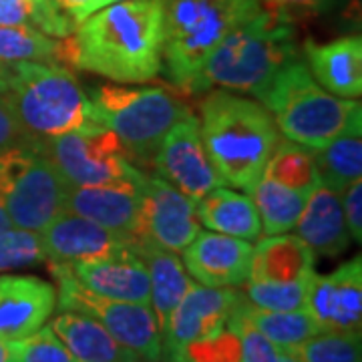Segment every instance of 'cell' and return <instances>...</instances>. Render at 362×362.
Masks as SVG:
<instances>
[{
  "label": "cell",
  "mask_w": 362,
  "mask_h": 362,
  "mask_svg": "<svg viewBox=\"0 0 362 362\" xmlns=\"http://www.w3.org/2000/svg\"><path fill=\"white\" fill-rule=\"evenodd\" d=\"M163 2L123 0L89 14L61 39V65L113 83H147L161 73Z\"/></svg>",
  "instance_id": "cell-1"
},
{
  "label": "cell",
  "mask_w": 362,
  "mask_h": 362,
  "mask_svg": "<svg viewBox=\"0 0 362 362\" xmlns=\"http://www.w3.org/2000/svg\"><path fill=\"white\" fill-rule=\"evenodd\" d=\"M202 139L226 185L252 192L280 143L274 117L259 101L228 89L211 90L202 105Z\"/></svg>",
  "instance_id": "cell-2"
},
{
  "label": "cell",
  "mask_w": 362,
  "mask_h": 362,
  "mask_svg": "<svg viewBox=\"0 0 362 362\" xmlns=\"http://www.w3.org/2000/svg\"><path fill=\"white\" fill-rule=\"evenodd\" d=\"M298 57L296 30L286 13L262 8L258 16L235 28L207 54L185 95L221 87L258 97Z\"/></svg>",
  "instance_id": "cell-3"
},
{
  "label": "cell",
  "mask_w": 362,
  "mask_h": 362,
  "mask_svg": "<svg viewBox=\"0 0 362 362\" xmlns=\"http://www.w3.org/2000/svg\"><path fill=\"white\" fill-rule=\"evenodd\" d=\"M256 99L286 139L310 149L362 125V105L322 89L302 57L288 63Z\"/></svg>",
  "instance_id": "cell-4"
},
{
  "label": "cell",
  "mask_w": 362,
  "mask_h": 362,
  "mask_svg": "<svg viewBox=\"0 0 362 362\" xmlns=\"http://www.w3.org/2000/svg\"><path fill=\"white\" fill-rule=\"evenodd\" d=\"M0 99L35 141H45L90 121L89 95L75 73L57 63H6Z\"/></svg>",
  "instance_id": "cell-5"
},
{
  "label": "cell",
  "mask_w": 362,
  "mask_h": 362,
  "mask_svg": "<svg viewBox=\"0 0 362 362\" xmlns=\"http://www.w3.org/2000/svg\"><path fill=\"white\" fill-rule=\"evenodd\" d=\"M161 71L173 89L187 93L206 57L235 28L262 13V0H161Z\"/></svg>",
  "instance_id": "cell-6"
},
{
  "label": "cell",
  "mask_w": 362,
  "mask_h": 362,
  "mask_svg": "<svg viewBox=\"0 0 362 362\" xmlns=\"http://www.w3.org/2000/svg\"><path fill=\"white\" fill-rule=\"evenodd\" d=\"M90 121L115 133L135 165H153L169 129L192 115L187 105L163 87L101 85L89 93Z\"/></svg>",
  "instance_id": "cell-7"
},
{
  "label": "cell",
  "mask_w": 362,
  "mask_h": 362,
  "mask_svg": "<svg viewBox=\"0 0 362 362\" xmlns=\"http://www.w3.org/2000/svg\"><path fill=\"white\" fill-rule=\"evenodd\" d=\"M65 194L42 141L0 151V204L14 228L42 232L65 211Z\"/></svg>",
  "instance_id": "cell-8"
},
{
  "label": "cell",
  "mask_w": 362,
  "mask_h": 362,
  "mask_svg": "<svg viewBox=\"0 0 362 362\" xmlns=\"http://www.w3.org/2000/svg\"><path fill=\"white\" fill-rule=\"evenodd\" d=\"M57 280V304L61 312H78L95 318L119 344L131 350L141 362H161V332L151 304L119 302L89 292L66 264H51Z\"/></svg>",
  "instance_id": "cell-9"
},
{
  "label": "cell",
  "mask_w": 362,
  "mask_h": 362,
  "mask_svg": "<svg viewBox=\"0 0 362 362\" xmlns=\"http://www.w3.org/2000/svg\"><path fill=\"white\" fill-rule=\"evenodd\" d=\"M42 147L66 185L137 183L143 175L123 153L115 133L95 121L45 139Z\"/></svg>",
  "instance_id": "cell-10"
},
{
  "label": "cell",
  "mask_w": 362,
  "mask_h": 362,
  "mask_svg": "<svg viewBox=\"0 0 362 362\" xmlns=\"http://www.w3.org/2000/svg\"><path fill=\"white\" fill-rule=\"evenodd\" d=\"M199 232L202 223L195 216L194 199L181 194L161 175L143 173L139 180V242L145 240L177 254Z\"/></svg>",
  "instance_id": "cell-11"
},
{
  "label": "cell",
  "mask_w": 362,
  "mask_h": 362,
  "mask_svg": "<svg viewBox=\"0 0 362 362\" xmlns=\"http://www.w3.org/2000/svg\"><path fill=\"white\" fill-rule=\"evenodd\" d=\"M240 298L242 292L235 288L189 286L161 337V362H177L189 344L220 334L228 326Z\"/></svg>",
  "instance_id": "cell-12"
},
{
  "label": "cell",
  "mask_w": 362,
  "mask_h": 362,
  "mask_svg": "<svg viewBox=\"0 0 362 362\" xmlns=\"http://www.w3.org/2000/svg\"><path fill=\"white\" fill-rule=\"evenodd\" d=\"M153 165L163 180L194 202L211 189L226 185L207 156L199 121L194 115L181 119L169 129Z\"/></svg>",
  "instance_id": "cell-13"
},
{
  "label": "cell",
  "mask_w": 362,
  "mask_h": 362,
  "mask_svg": "<svg viewBox=\"0 0 362 362\" xmlns=\"http://www.w3.org/2000/svg\"><path fill=\"white\" fill-rule=\"evenodd\" d=\"M306 310L322 332H361L362 262L361 256L326 276L316 272L308 280Z\"/></svg>",
  "instance_id": "cell-14"
},
{
  "label": "cell",
  "mask_w": 362,
  "mask_h": 362,
  "mask_svg": "<svg viewBox=\"0 0 362 362\" xmlns=\"http://www.w3.org/2000/svg\"><path fill=\"white\" fill-rule=\"evenodd\" d=\"M65 211L95 221L123 238L139 242V181L111 185H66Z\"/></svg>",
  "instance_id": "cell-15"
},
{
  "label": "cell",
  "mask_w": 362,
  "mask_h": 362,
  "mask_svg": "<svg viewBox=\"0 0 362 362\" xmlns=\"http://www.w3.org/2000/svg\"><path fill=\"white\" fill-rule=\"evenodd\" d=\"M254 244L218 232H199L183 250V266L197 284L235 288L246 284Z\"/></svg>",
  "instance_id": "cell-16"
},
{
  "label": "cell",
  "mask_w": 362,
  "mask_h": 362,
  "mask_svg": "<svg viewBox=\"0 0 362 362\" xmlns=\"http://www.w3.org/2000/svg\"><path fill=\"white\" fill-rule=\"evenodd\" d=\"M47 262L51 264H77L89 259L113 256L129 244L95 221L63 211L40 232Z\"/></svg>",
  "instance_id": "cell-17"
},
{
  "label": "cell",
  "mask_w": 362,
  "mask_h": 362,
  "mask_svg": "<svg viewBox=\"0 0 362 362\" xmlns=\"http://www.w3.org/2000/svg\"><path fill=\"white\" fill-rule=\"evenodd\" d=\"M57 288L35 276H0V338L21 340L49 322Z\"/></svg>",
  "instance_id": "cell-18"
},
{
  "label": "cell",
  "mask_w": 362,
  "mask_h": 362,
  "mask_svg": "<svg viewBox=\"0 0 362 362\" xmlns=\"http://www.w3.org/2000/svg\"><path fill=\"white\" fill-rule=\"evenodd\" d=\"M69 270L89 292L109 300L149 304V272L133 250H123L113 256L77 262Z\"/></svg>",
  "instance_id": "cell-19"
},
{
  "label": "cell",
  "mask_w": 362,
  "mask_h": 362,
  "mask_svg": "<svg viewBox=\"0 0 362 362\" xmlns=\"http://www.w3.org/2000/svg\"><path fill=\"white\" fill-rule=\"evenodd\" d=\"M304 54L312 77L328 93L342 99H358L362 93V39H342L316 45L306 40Z\"/></svg>",
  "instance_id": "cell-20"
},
{
  "label": "cell",
  "mask_w": 362,
  "mask_h": 362,
  "mask_svg": "<svg viewBox=\"0 0 362 362\" xmlns=\"http://www.w3.org/2000/svg\"><path fill=\"white\" fill-rule=\"evenodd\" d=\"M298 235L322 256H338L350 244L342 199L337 192L318 185L306 195L296 228Z\"/></svg>",
  "instance_id": "cell-21"
},
{
  "label": "cell",
  "mask_w": 362,
  "mask_h": 362,
  "mask_svg": "<svg viewBox=\"0 0 362 362\" xmlns=\"http://www.w3.org/2000/svg\"><path fill=\"white\" fill-rule=\"evenodd\" d=\"M316 252L300 235H268L254 246L247 282H300L314 274Z\"/></svg>",
  "instance_id": "cell-22"
},
{
  "label": "cell",
  "mask_w": 362,
  "mask_h": 362,
  "mask_svg": "<svg viewBox=\"0 0 362 362\" xmlns=\"http://www.w3.org/2000/svg\"><path fill=\"white\" fill-rule=\"evenodd\" d=\"M133 252L145 262L149 272V290H151L149 304L156 314L159 332L163 337L171 314L194 282L175 252L163 250L145 240L133 247Z\"/></svg>",
  "instance_id": "cell-23"
},
{
  "label": "cell",
  "mask_w": 362,
  "mask_h": 362,
  "mask_svg": "<svg viewBox=\"0 0 362 362\" xmlns=\"http://www.w3.org/2000/svg\"><path fill=\"white\" fill-rule=\"evenodd\" d=\"M195 216L209 232L226 233L247 242H256L262 235V221L252 197L223 185L195 199Z\"/></svg>",
  "instance_id": "cell-24"
},
{
  "label": "cell",
  "mask_w": 362,
  "mask_h": 362,
  "mask_svg": "<svg viewBox=\"0 0 362 362\" xmlns=\"http://www.w3.org/2000/svg\"><path fill=\"white\" fill-rule=\"evenodd\" d=\"M51 328L78 362H141L90 316L65 310L52 320Z\"/></svg>",
  "instance_id": "cell-25"
},
{
  "label": "cell",
  "mask_w": 362,
  "mask_h": 362,
  "mask_svg": "<svg viewBox=\"0 0 362 362\" xmlns=\"http://www.w3.org/2000/svg\"><path fill=\"white\" fill-rule=\"evenodd\" d=\"M318 169L320 185L344 194L350 183L361 180L362 173V125L344 131L322 147L312 149Z\"/></svg>",
  "instance_id": "cell-26"
},
{
  "label": "cell",
  "mask_w": 362,
  "mask_h": 362,
  "mask_svg": "<svg viewBox=\"0 0 362 362\" xmlns=\"http://www.w3.org/2000/svg\"><path fill=\"white\" fill-rule=\"evenodd\" d=\"M235 314L246 318L254 328H258L264 337L272 340L280 350H290L306 342L308 338L320 334V326L312 318L308 310H292V312H272L256 308L254 304L247 302L246 294H242Z\"/></svg>",
  "instance_id": "cell-27"
},
{
  "label": "cell",
  "mask_w": 362,
  "mask_h": 362,
  "mask_svg": "<svg viewBox=\"0 0 362 362\" xmlns=\"http://www.w3.org/2000/svg\"><path fill=\"white\" fill-rule=\"evenodd\" d=\"M247 195L258 209L262 233L268 235L294 230L300 220L302 207L306 204V194H300L296 189H290L266 177H262Z\"/></svg>",
  "instance_id": "cell-28"
},
{
  "label": "cell",
  "mask_w": 362,
  "mask_h": 362,
  "mask_svg": "<svg viewBox=\"0 0 362 362\" xmlns=\"http://www.w3.org/2000/svg\"><path fill=\"white\" fill-rule=\"evenodd\" d=\"M262 177L306 195L320 185L312 149L290 139H280V143L276 145Z\"/></svg>",
  "instance_id": "cell-29"
},
{
  "label": "cell",
  "mask_w": 362,
  "mask_h": 362,
  "mask_svg": "<svg viewBox=\"0 0 362 362\" xmlns=\"http://www.w3.org/2000/svg\"><path fill=\"white\" fill-rule=\"evenodd\" d=\"M18 61L61 65V39L30 25L0 26V63Z\"/></svg>",
  "instance_id": "cell-30"
},
{
  "label": "cell",
  "mask_w": 362,
  "mask_h": 362,
  "mask_svg": "<svg viewBox=\"0 0 362 362\" xmlns=\"http://www.w3.org/2000/svg\"><path fill=\"white\" fill-rule=\"evenodd\" d=\"M288 352L300 362H362L361 332H320Z\"/></svg>",
  "instance_id": "cell-31"
},
{
  "label": "cell",
  "mask_w": 362,
  "mask_h": 362,
  "mask_svg": "<svg viewBox=\"0 0 362 362\" xmlns=\"http://www.w3.org/2000/svg\"><path fill=\"white\" fill-rule=\"evenodd\" d=\"M89 0H33V26L54 39L69 37L85 18Z\"/></svg>",
  "instance_id": "cell-32"
},
{
  "label": "cell",
  "mask_w": 362,
  "mask_h": 362,
  "mask_svg": "<svg viewBox=\"0 0 362 362\" xmlns=\"http://www.w3.org/2000/svg\"><path fill=\"white\" fill-rule=\"evenodd\" d=\"M308 280L300 282H246V298L256 308L292 312L306 308Z\"/></svg>",
  "instance_id": "cell-33"
},
{
  "label": "cell",
  "mask_w": 362,
  "mask_h": 362,
  "mask_svg": "<svg viewBox=\"0 0 362 362\" xmlns=\"http://www.w3.org/2000/svg\"><path fill=\"white\" fill-rule=\"evenodd\" d=\"M42 262H47V254L40 232L14 226L0 232V274L39 266Z\"/></svg>",
  "instance_id": "cell-34"
},
{
  "label": "cell",
  "mask_w": 362,
  "mask_h": 362,
  "mask_svg": "<svg viewBox=\"0 0 362 362\" xmlns=\"http://www.w3.org/2000/svg\"><path fill=\"white\" fill-rule=\"evenodd\" d=\"M14 362H78L65 342L57 337L51 324L39 328L37 332L13 340Z\"/></svg>",
  "instance_id": "cell-35"
},
{
  "label": "cell",
  "mask_w": 362,
  "mask_h": 362,
  "mask_svg": "<svg viewBox=\"0 0 362 362\" xmlns=\"http://www.w3.org/2000/svg\"><path fill=\"white\" fill-rule=\"evenodd\" d=\"M228 328L240 342V362H280V349L246 318L235 314V308L228 320Z\"/></svg>",
  "instance_id": "cell-36"
},
{
  "label": "cell",
  "mask_w": 362,
  "mask_h": 362,
  "mask_svg": "<svg viewBox=\"0 0 362 362\" xmlns=\"http://www.w3.org/2000/svg\"><path fill=\"white\" fill-rule=\"evenodd\" d=\"M342 199V209H344V220L349 228L350 238H354L356 242L362 240V183L361 180L350 183L344 189V194L340 195Z\"/></svg>",
  "instance_id": "cell-37"
},
{
  "label": "cell",
  "mask_w": 362,
  "mask_h": 362,
  "mask_svg": "<svg viewBox=\"0 0 362 362\" xmlns=\"http://www.w3.org/2000/svg\"><path fill=\"white\" fill-rule=\"evenodd\" d=\"M33 143L40 141H35L26 135L23 127L18 125L16 117L13 115V111L8 109V105L0 99V151L13 149V147H25Z\"/></svg>",
  "instance_id": "cell-38"
},
{
  "label": "cell",
  "mask_w": 362,
  "mask_h": 362,
  "mask_svg": "<svg viewBox=\"0 0 362 362\" xmlns=\"http://www.w3.org/2000/svg\"><path fill=\"white\" fill-rule=\"evenodd\" d=\"M33 0H0V26H33Z\"/></svg>",
  "instance_id": "cell-39"
},
{
  "label": "cell",
  "mask_w": 362,
  "mask_h": 362,
  "mask_svg": "<svg viewBox=\"0 0 362 362\" xmlns=\"http://www.w3.org/2000/svg\"><path fill=\"white\" fill-rule=\"evenodd\" d=\"M276 11H290V8H300V11H324L328 8L334 0H264Z\"/></svg>",
  "instance_id": "cell-40"
},
{
  "label": "cell",
  "mask_w": 362,
  "mask_h": 362,
  "mask_svg": "<svg viewBox=\"0 0 362 362\" xmlns=\"http://www.w3.org/2000/svg\"><path fill=\"white\" fill-rule=\"evenodd\" d=\"M0 362H14L13 340L0 338Z\"/></svg>",
  "instance_id": "cell-41"
},
{
  "label": "cell",
  "mask_w": 362,
  "mask_h": 362,
  "mask_svg": "<svg viewBox=\"0 0 362 362\" xmlns=\"http://www.w3.org/2000/svg\"><path fill=\"white\" fill-rule=\"evenodd\" d=\"M115 2H123V0H89V4H87V8H85V18H87L89 14L97 13V11L105 8V6H109V4H115Z\"/></svg>",
  "instance_id": "cell-42"
},
{
  "label": "cell",
  "mask_w": 362,
  "mask_h": 362,
  "mask_svg": "<svg viewBox=\"0 0 362 362\" xmlns=\"http://www.w3.org/2000/svg\"><path fill=\"white\" fill-rule=\"evenodd\" d=\"M8 228H13V223H11V218L6 216L4 207L0 204V232H4V230H8Z\"/></svg>",
  "instance_id": "cell-43"
},
{
  "label": "cell",
  "mask_w": 362,
  "mask_h": 362,
  "mask_svg": "<svg viewBox=\"0 0 362 362\" xmlns=\"http://www.w3.org/2000/svg\"><path fill=\"white\" fill-rule=\"evenodd\" d=\"M280 362H300V361H298L292 352H288V350H280Z\"/></svg>",
  "instance_id": "cell-44"
},
{
  "label": "cell",
  "mask_w": 362,
  "mask_h": 362,
  "mask_svg": "<svg viewBox=\"0 0 362 362\" xmlns=\"http://www.w3.org/2000/svg\"><path fill=\"white\" fill-rule=\"evenodd\" d=\"M6 69H8L6 63H0V85H2V81H4V77H6Z\"/></svg>",
  "instance_id": "cell-45"
}]
</instances>
